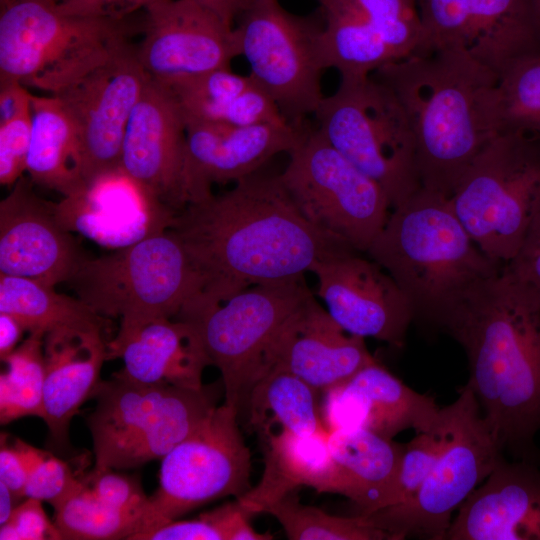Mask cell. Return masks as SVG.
Wrapping results in <instances>:
<instances>
[{
    "mask_svg": "<svg viewBox=\"0 0 540 540\" xmlns=\"http://www.w3.org/2000/svg\"><path fill=\"white\" fill-rule=\"evenodd\" d=\"M133 540H225V537L219 526L203 513L193 520L165 523L136 535Z\"/></svg>",
    "mask_w": 540,
    "mask_h": 540,
    "instance_id": "45",
    "label": "cell"
},
{
    "mask_svg": "<svg viewBox=\"0 0 540 540\" xmlns=\"http://www.w3.org/2000/svg\"><path fill=\"white\" fill-rule=\"evenodd\" d=\"M121 359L112 375L148 385L201 389L212 365L196 328L176 318L149 321L120 342L107 343V360Z\"/></svg>",
    "mask_w": 540,
    "mask_h": 540,
    "instance_id": "26",
    "label": "cell"
},
{
    "mask_svg": "<svg viewBox=\"0 0 540 540\" xmlns=\"http://www.w3.org/2000/svg\"><path fill=\"white\" fill-rule=\"evenodd\" d=\"M504 267L514 277L540 292V207L515 256Z\"/></svg>",
    "mask_w": 540,
    "mask_h": 540,
    "instance_id": "43",
    "label": "cell"
},
{
    "mask_svg": "<svg viewBox=\"0 0 540 540\" xmlns=\"http://www.w3.org/2000/svg\"><path fill=\"white\" fill-rule=\"evenodd\" d=\"M219 17L225 24L233 27L237 17L251 5L253 0H187Z\"/></svg>",
    "mask_w": 540,
    "mask_h": 540,
    "instance_id": "47",
    "label": "cell"
},
{
    "mask_svg": "<svg viewBox=\"0 0 540 540\" xmlns=\"http://www.w3.org/2000/svg\"><path fill=\"white\" fill-rule=\"evenodd\" d=\"M166 228L201 280L191 302L215 303L251 286L304 276L352 248L313 225L278 176L257 172L219 195L187 204Z\"/></svg>",
    "mask_w": 540,
    "mask_h": 540,
    "instance_id": "1",
    "label": "cell"
},
{
    "mask_svg": "<svg viewBox=\"0 0 540 540\" xmlns=\"http://www.w3.org/2000/svg\"><path fill=\"white\" fill-rule=\"evenodd\" d=\"M536 3H537V6H538V9L540 11V0H536Z\"/></svg>",
    "mask_w": 540,
    "mask_h": 540,
    "instance_id": "52",
    "label": "cell"
},
{
    "mask_svg": "<svg viewBox=\"0 0 540 540\" xmlns=\"http://www.w3.org/2000/svg\"><path fill=\"white\" fill-rule=\"evenodd\" d=\"M155 0H63L57 9L66 15L124 20L144 11Z\"/></svg>",
    "mask_w": 540,
    "mask_h": 540,
    "instance_id": "44",
    "label": "cell"
},
{
    "mask_svg": "<svg viewBox=\"0 0 540 540\" xmlns=\"http://www.w3.org/2000/svg\"><path fill=\"white\" fill-rule=\"evenodd\" d=\"M325 12L355 21L380 39L398 60L424 51V30L417 0H326Z\"/></svg>",
    "mask_w": 540,
    "mask_h": 540,
    "instance_id": "32",
    "label": "cell"
},
{
    "mask_svg": "<svg viewBox=\"0 0 540 540\" xmlns=\"http://www.w3.org/2000/svg\"><path fill=\"white\" fill-rule=\"evenodd\" d=\"M143 12L138 58L164 86L228 68L239 56L234 27L191 1L155 0Z\"/></svg>",
    "mask_w": 540,
    "mask_h": 540,
    "instance_id": "18",
    "label": "cell"
},
{
    "mask_svg": "<svg viewBox=\"0 0 540 540\" xmlns=\"http://www.w3.org/2000/svg\"><path fill=\"white\" fill-rule=\"evenodd\" d=\"M26 332L22 324L8 313L0 312V358L6 359L17 347Z\"/></svg>",
    "mask_w": 540,
    "mask_h": 540,
    "instance_id": "48",
    "label": "cell"
},
{
    "mask_svg": "<svg viewBox=\"0 0 540 540\" xmlns=\"http://www.w3.org/2000/svg\"><path fill=\"white\" fill-rule=\"evenodd\" d=\"M319 391L300 377L283 370L260 373L252 383L239 411L238 421L265 436L274 425L298 435L327 430L321 418Z\"/></svg>",
    "mask_w": 540,
    "mask_h": 540,
    "instance_id": "30",
    "label": "cell"
},
{
    "mask_svg": "<svg viewBox=\"0 0 540 540\" xmlns=\"http://www.w3.org/2000/svg\"><path fill=\"white\" fill-rule=\"evenodd\" d=\"M81 485V478L74 475L66 461L44 451L29 472L25 497L47 501L54 506L78 490Z\"/></svg>",
    "mask_w": 540,
    "mask_h": 540,
    "instance_id": "41",
    "label": "cell"
},
{
    "mask_svg": "<svg viewBox=\"0 0 540 540\" xmlns=\"http://www.w3.org/2000/svg\"><path fill=\"white\" fill-rule=\"evenodd\" d=\"M148 80L129 41L79 80L55 94L79 136L82 175L91 189L121 173L125 131Z\"/></svg>",
    "mask_w": 540,
    "mask_h": 540,
    "instance_id": "16",
    "label": "cell"
},
{
    "mask_svg": "<svg viewBox=\"0 0 540 540\" xmlns=\"http://www.w3.org/2000/svg\"><path fill=\"white\" fill-rule=\"evenodd\" d=\"M32 132L31 106L0 122V184L13 186L26 172Z\"/></svg>",
    "mask_w": 540,
    "mask_h": 540,
    "instance_id": "39",
    "label": "cell"
},
{
    "mask_svg": "<svg viewBox=\"0 0 540 540\" xmlns=\"http://www.w3.org/2000/svg\"><path fill=\"white\" fill-rule=\"evenodd\" d=\"M457 510L448 540H540V461L503 454Z\"/></svg>",
    "mask_w": 540,
    "mask_h": 540,
    "instance_id": "24",
    "label": "cell"
},
{
    "mask_svg": "<svg viewBox=\"0 0 540 540\" xmlns=\"http://www.w3.org/2000/svg\"><path fill=\"white\" fill-rule=\"evenodd\" d=\"M47 1H50V2L57 5V4L61 3L63 0H47Z\"/></svg>",
    "mask_w": 540,
    "mask_h": 540,
    "instance_id": "51",
    "label": "cell"
},
{
    "mask_svg": "<svg viewBox=\"0 0 540 540\" xmlns=\"http://www.w3.org/2000/svg\"><path fill=\"white\" fill-rule=\"evenodd\" d=\"M444 439L441 414L434 430L417 433L416 437L405 444L393 505L403 503L416 494L435 465L442 451Z\"/></svg>",
    "mask_w": 540,
    "mask_h": 540,
    "instance_id": "38",
    "label": "cell"
},
{
    "mask_svg": "<svg viewBox=\"0 0 540 540\" xmlns=\"http://www.w3.org/2000/svg\"><path fill=\"white\" fill-rule=\"evenodd\" d=\"M1 540H62L55 523L48 518L42 501L26 497L17 504L10 519L0 525Z\"/></svg>",
    "mask_w": 540,
    "mask_h": 540,
    "instance_id": "42",
    "label": "cell"
},
{
    "mask_svg": "<svg viewBox=\"0 0 540 540\" xmlns=\"http://www.w3.org/2000/svg\"><path fill=\"white\" fill-rule=\"evenodd\" d=\"M493 118L497 135L540 137V56L518 62L499 76Z\"/></svg>",
    "mask_w": 540,
    "mask_h": 540,
    "instance_id": "35",
    "label": "cell"
},
{
    "mask_svg": "<svg viewBox=\"0 0 540 540\" xmlns=\"http://www.w3.org/2000/svg\"><path fill=\"white\" fill-rule=\"evenodd\" d=\"M400 102L416 151L421 187L448 198L497 136L498 75L458 49H436L387 63L371 74Z\"/></svg>",
    "mask_w": 540,
    "mask_h": 540,
    "instance_id": "3",
    "label": "cell"
},
{
    "mask_svg": "<svg viewBox=\"0 0 540 540\" xmlns=\"http://www.w3.org/2000/svg\"><path fill=\"white\" fill-rule=\"evenodd\" d=\"M449 200L480 250L507 264L540 207V137L498 134L466 170Z\"/></svg>",
    "mask_w": 540,
    "mask_h": 540,
    "instance_id": "9",
    "label": "cell"
},
{
    "mask_svg": "<svg viewBox=\"0 0 540 540\" xmlns=\"http://www.w3.org/2000/svg\"><path fill=\"white\" fill-rule=\"evenodd\" d=\"M322 392L321 416L328 431L362 427L392 440L407 429L432 431L441 417L432 398L414 391L376 361Z\"/></svg>",
    "mask_w": 540,
    "mask_h": 540,
    "instance_id": "23",
    "label": "cell"
},
{
    "mask_svg": "<svg viewBox=\"0 0 540 540\" xmlns=\"http://www.w3.org/2000/svg\"><path fill=\"white\" fill-rule=\"evenodd\" d=\"M424 51L458 49L502 75L540 56L536 0H417Z\"/></svg>",
    "mask_w": 540,
    "mask_h": 540,
    "instance_id": "15",
    "label": "cell"
},
{
    "mask_svg": "<svg viewBox=\"0 0 540 540\" xmlns=\"http://www.w3.org/2000/svg\"><path fill=\"white\" fill-rule=\"evenodd\" d=\"M442 451L419 490L407 501L360 516L393 540L409 536L446 539L452 513L491 473L504 454L485 422L472 390L441 408Z\"/></svg>",
    "mask_w": 540,
    "mask_h": 540,
    "instance_id": "10",
    "label": "cell"
},
{
    "mask_svg": "<svg viewBox=\"0 0 540 540\" xmlns=\"http://www.w3.org/2000/svg\"><path fill=\"white\" fill-rule=\"evenodd\" d=\"M291 540H393L358 515L340 517L299 501L295 491L267 508Z\"/></svg>",
    "mask_w": 540,
    "mask_h": 540,
    "instance_id": "36",
    "label": "cell"
},
{
    "mask_svg": "<svg viewBox=\"0 0 540 540\" xmlns=\"http://www.w3.org/2000/svg\"><path fill=\"white\" fill-rule=\"evenodd\" d=\"M253 82L252 76L221 68L166 86L180 106L186 122H222L235 99Z\"/></svg>",
    "mask_w": 540,
    "mask_h": 540,
    "instance_id": "37",
    "label": "cell"
},
{
    "mask_svg": "<svg viewBox=\"0 0 540 540\" xmlns=\"http://www.w3.org/2000/svg\"><path fill=\"white\" fill-rule=\"evenodd\" d=\"M105 334L98 330L64 328L44 336L45 381L42 419L49 441L67 452L71 419L92 394L107 360Z\"/></svg>",
    "mask_w": 540,
    "mask_h": 540,
    "instance_id": "25",
    "label": "cell"
},
{
    "mask_svg": "<svg viewBox=\"0 0 540 540\" xmlns=\"http://www.w3.org/2000/svg\"><path fill=\"white\" fill-rule=\"evenodd\" d=\"M320 4L322 5L326 0H318Z\"/></svg>",
    "mask_w": 540,
    "mask_h": 540,
    "instance_id": "53",
    "label": "cell"
},
{
    "mask_svg": "<svg viewBox=\"0 0 540 540\" xmlns=\"http://www.w3.org/2000/svg\"><path fill=\"white\" fill-rule=\"evenodd\" d=\"M320 30L286 11L278 0H253L234 28L239 56L248 61L250 75L294 125L314 116L325 97Z\"/></svg>",
    "mask_w": 540,
    "mask_h": 540,
    "instance_id": "14",
    "label": "cell"
},
{
    "mask_svg": "<svg viewBox=\"0 0 540 540\" xmlns=\"http://www.w3.org/2000/svg\"><path fill=\"white\" fill-rule=\"evenodd\" d=\"M437 326L465 351L466 385L503 453L540 461V292L503 265L471 287Z\"/></svg>",
    "mask_w": 540,
    "mask_h": 540,
    "instance_id": "2",
    "label": "cell"
},
{
    "mask_svg": "<svg viewBox=\"0 0 540 540\" xmlns=\"http://www.w3.org/2000/svg\"><path fill=\"white\" fill-rule=\"evenodd\" d=\"M350 249L315 263L318 295L348 333L400 347L415 319L395 280L374 260Z\"/></svg>",
    "mask_w": 540,
    "mask_h": 540,
    "instance_id": "19",
    "label": "cell"
},
{
    "mask_svg": "<svg viewBox=\"0 0 540 540\" xmlns=\"http://www.w3.org/2000/svg\"><path fill=\"white\" fill-rule=\"evenodd\" d=\"M366 253L395 280L414 318L436 326L471 287L503 267L475 244L449 198L424 187L391 210Z\"/></svg>",
    "mask_w": 540,
    "mask_h": 540,
    "instance_id": "4",
    "label": "cell"
},
{
    "mask_svg": "<svg viewBox=\"0 0 540 540\" xmlns=\"http://www.w3.org/2000/svg\"><path fill=\"white\" fill-rule=\"evenodd\" d=\"M328 430L298 435L286 429L263 436L264 470L258 483L237 500L252 517L301 486L341 494V483L328 446Z\"/></svg>",
    "mask_w": 540,
    "mask_h": 540,
    "instance_id": "27",
    "label": "cell"
},
{
    "mask_svg": "<svg viewBox=\"0 0 540 540\" xmlns=\"http://www.w3.org/2000/svg\"><path fill=\"white\" fill-rule=\"evenodd\" d=\"M375 361L364 338L345 331L310 293L272 338L256 377L283 370L324 391Z\"/></svg>",
    "mask_w": 540,
    "mask_h": 540,
    "instance_id": "21",
    "label": "cell"
},
{
    "mask_svg": "<svg viewBox=\"0 0 540 540\" xmlns=\"http://www.w3.org/2000/svg\"><path fill=\"white\" fill-rule=\"evenodd\" d=\"M15 1L16 0H0V10L4 9L5 7L9 6L11 3Z\"/></svg>",
    "mask_w": 540,
    "mask_h": 540,
    "instance_id": "50",
    "label": "cell"
},
{
    "mask_svg": "<svg viewBox=\"0 0 540 540\" xmlns=\"http://www.w3.org/2000/svg\"><path fill=\"white\" fill-rule=\"evenodd\" d=\"M53 508L54 523L62 538L68 540H132L146 526L145 513L106 505L93 497L83 482Z\"/></svg>",
    "mask_w": 540,
    "mask_h": 540,
    "instance_id": "33",
    "label": "cell"
},
{
    "mask_svg": "<svg viewBox=\"0 0 540 540\" xmlns=\"http://www.w3.org/2000/svg\"><path fill=\"white\" fill-rule=\"evenodd\" d=\"M314 116L318 132L382 188L391 210L421 187L406 114L394 93L371 75L340 78Z\"/></svg>",
    "mask_w": 540,
    "mask_h": 540,
    "instance_id": "8",
    "label": "cell"
},
{
    "mask_svg": "<svg viewBox=\"0 0 540 540\" xmlns=\"http://www.w3.org/2000/svg\"><path fill=\"white\" fill-rule=\"evenodd\" d=\"M304 128L289 122L251 126L186 122L187 204L210 197L212 185L237 182L256 173L273 156L289 153Z\"/></svg>",
    "mask_w": 540,
    "mask_h": 540,
    "instance_id": "22",
    "label": "cell"
},
{
    "mask_svg": "<svg viewBox=\"0 0 540 540\" xmlns=\"http://www.w3.org/2000/svg\"><path fill=\"white\" fill-rule=\"evenodd\" d=\"M0 11V80L51 95L103 64L136 28L131 17L66 15L47 0H16Z\"/></svg>",
    "mask_w": 540,
    "mask_h": 540,
    "instance_id": "6",
    "label": "cell"
},
{
    "mask_svg": "<svg viewBox=\"0 0 540 540\" xmlns=\"http://www.w3.org/2000/svg\"><path fill=\"white\" fill-rule=\"evenodd\" d=\"M19 501L14 497L10 489L0 481V525L6 523Z\"/></svg>",
    "mask_w": 540,
    "mask_h": 540,
    "instance_id": "49",
    "label": "cell"
},
{
    "mask_svg": "<svg viewBox=\"0 0 540 540\" xmlns=\"http://www.w3.org/2000/svg\"><path fill=\"white\" fill-rule=\"evenodd\" d=\"M67 282L95 313L119 319L113 343L149 321L176 318L201 290L185 249L166 227L112 254L84 258Z\"/></svg>",
    "mask_w": 540,
    "mask_h": 540,
    "instance_id": "5",
    "label": "cell"
},
{
    "mask_svg": "<svg viewBox=\"0 0 540 540\" xmlns=\"http://www.w3.org/2000/svg\"><path fill=\"white\" fill-rule=\"evenodd\" d=\"M250 471V450L236 411L225 403L216 406L161 459L159 487L149 496L146 527L141 533L209 501L242 497L251 488Z\"/></svg>",
    "mask_w": 540,
    "mask_h": 540,
    "instance_id": "13",
    "label": "cell"
},
{
    "mask_svg": "<svg viewBox=\"0 0 540 540\" xmlns=\"http://www.w3.org/2000/svg\"><path fill=\"white\" fill-rule=\"evenodd\" d=\"M7 435L1 434L0 481H2L19 501L25 497L28 473L14 446L8 443Z\"/></svg>",
    "mask_w": 540,
    "mask_h": 540,
    "instance_id": "46",
    "label": "cell"
},
{
    "mask_svg": "<svg viewBox=\"0 0 540 540\" xmlns=\"http://www.w3.org/2000/svg\"><path fill=\"white\" fill-rule=\"evenodd\" d=\"M303 276L263 283L215 303H189L176 316L198 331L221 374L225 404L238 415L272 338L310 294Z\"/></svg>",
    "mask_w": 540,
    "mask_h": 540,
    "instance_id": "11",
    "label": "cell"
},
{
    "mask_svg": "<svg viewBox=\"0 0 540 540\" xmlns=\"http://www.w3.org/2000/svg\"><path fill=\"white\" fill-rule=\"evenodd\" d=\"M216 391L101 380L86 417L96 469H128L162 459L216 407Z\"/></svg>",
    "mask_w": 540,
    "mask_h": 540,
    "instance_id": "7",
    "label": "cell"
},
{
    "mask_svg": "<svg viewBox=\"0 0 540 540\" xmlns=\"http://www.w3.org/2000/svg\"><path fill=\"white\" fill-rule=\"evenodd\" d=\"M32 132L26 172L33 184L61 193L84 196L90 188L82 175L79 136L62 102L54 95L32 94Z\"/></svg>",
    "mask_w": 540,
    "mask_h": 540,
    "instance_id": "29",
    "label": "cell"
},
{
    "mask_svg": "<svg viewBox=\"0 0 540 540\" xmlns=\"http://www.w3.org/2000/svg\"><path fill=\"white\" fill-rule=\"evenodd\" d=\"M83 259L60 207L37 196L31 179L22 176L0 202V273L55 287Z\"/></svg>",
    "mask_w": 540,
    "mask_h": 540,
    "instance_id": "20",
    "label": "cell"
},
{
    "mask_svg": "<svg viewBox=\"0 0 540 540\" xmlns=\"http://www.w3.org/2000/svg\"><path fill=\"white\" fill-rule=\"evenodd\" d=\"M185 166L184 114L170 90L148 77L125 131L121 174L171 216L187 204Z\"/></svg>",
    "mask_w": 540,
    "mask_h": 540,
    "instance_id": "17",
    "label": "cell"
},
{
    "mask_svg": "<svg viewBox=\"0 0 540 540\" xmlns=\"http://www.w3.org/2000/svg\"><path fill=\"white\" fill-rule=\"evenodd\" d=\"M279 178L316 227L366 253L391 210L382 188L305 126Z\"/></svg>",
    "mask_w": 540,
    "mask_h": 540,
    "instance_id": "12",
    "label": "cell"
},
{
    "mask_svg": "<svg viewBox=\"0 0 540 540\" xmlns=\"http://www.w3.org/2000/svg\"><path fill=\"white\" fill-rule=\"evenodd\" d=\"M328 446L341 483V494L367 516L395 503L405 445L362 427L328 432Z\"/></svg>",
    "mask_w": 540,
    "mask_h": 540,
    "instance_id": "28",
    "label": "cell"
},
{
    "mask_svg": "<svg viewBox=\"0 0 540 540\" xmlns=\"http://www.w3.org/2000/svg\"><path fill=\"white\" fill-rule=\"evenodd\" d=\"M114 469H96L81 478L85 488L100 502L111 507L147 514L149 497L138 479ZM146 527V526H145Z\"/></svg>",
    "mask_w": 540,
    "mask_h": 540,
    "instance_id": "40",
    "label": "cell"
},
{
    "mask_svg": "<svg viewBox=\"0 0 540 540\" xmlns=\"http://www.w3.org/2000/svg\"><path fill=\"white\" fill-rule=\"evenodd\" d=\"M44 336H29L2 362L0 422L8 424L26 416L42 417L45 381Z\"/></svg>",
    "mask_w": 540,
    "mask_h": 540,
    "instance_id": "34",
    "label": "cell"
},
{
    "mask_svg": "<svg viewBox=\"0 0 540 540\" xmlns=\"http://www.w3.org/2000/svg\"><path fill=\"white\" fill-rule=\"evenodd\" d=\"M0 312L16 318L28 333L64 328L98 330L105 334L109 319L78 298L56 292L54 286L30 278L0 273Z\"/></svg>",
    "mask_w": 540,
    "mask_h": 540,
    "instance_id": "31",
    "label": "cell"
}]
</instances>
